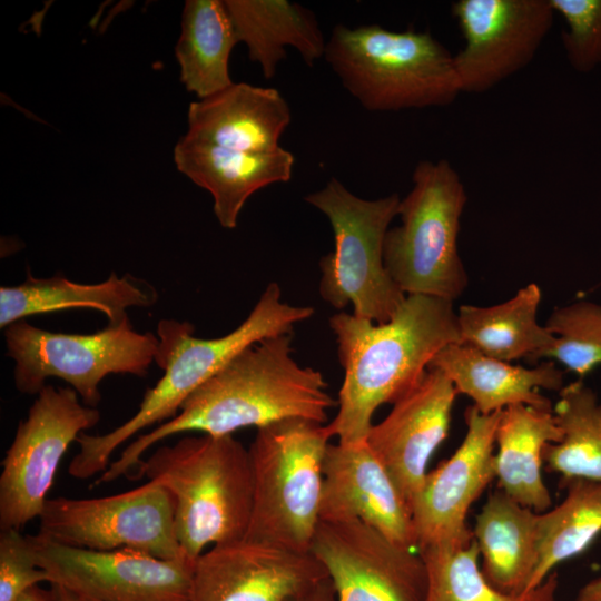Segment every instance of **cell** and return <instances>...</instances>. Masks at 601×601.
<instances>
[{"label": "cell", "mask_w": 601, "mask_h": 601, "mask_svg": "<svg viewBox=\"0 0 601 601\" xmlns=\"http://www.w3.org/2000/svg\"><path fill=\"white\" fill-rule=\"evenodd\" d=\"M501 412L486 415L469 406L462 443L426 474L411 505L416 551L473 539L466 516L471 505L495 479L494 445Z\"/></svg>", "instance_id": "15"}, {"label": "cell", "mask_w": 601, "mask_h": 601, "mask_svg": "<svg viewBox=\"0 0 601 601\" xmlns=\"http://www.w3.org/2000/svg\"><path fill=\"white\" fill-rule=\"evenodd\" d=\"M155 288L131 275L118 277L112 272L97 284L72 282L61 274L37 278L29 272L26 280L16 286L0 287V327L27 317L72 308H90L102 313L108 325L128 319L130 307H149L157 302Z\"/></svg>", "instance_id": "22"}, {"label": "cell", "mask_w": 601, "mask_h": 601, "mask_svg": "<svg viewBox=\"0 0 601 601\" xmlns=\"http://www.w3.org/2000/svg\"><path fill=\"white\" fill-rule=\"evenodd\" d=\"M238 42L266 79L276 75L286 48L296 49L306 65L324 58L326 40L315 13L286 0H224Z\"/></svg>", "instance_id": "25"}, {"label": "cell", "mask_w": 601, "mask_h": 601, "mask_svg": "<svg viewBox=\"0 0 601 601\" xmlns=\"http://www.w3.org/2000/svg\"><path fill=\"white\" fill-rule=\"evenodd\" d=\"M327 577L311 552L244 538L198 556L188 601H293Z\"/></svg>", "instance_id": "16"}, {"label": "cell", "mask_w": 601, "mask_h": 601, "mask_svg": "<svg viewBox=\"0 0 601 601\" xmlns=\"http://www.w3.org/2000/svg\"><path fill=\"white\" fill-rule=\"evenodd\" d=\"M344 370L338 411L327 427L338 443L364 442L375 411L394 404L424 376L444 347L460 343L453 302L406 295L385 323L341 312L329 318Z\"/></svg>", "instance_id": "2"}, {"label": "cell", "mask_w": 601, "mask_h": 601, "mask_svg": "<svg viewBox=\"0 0 601 601\" xmlns=\"http://www.w3.org/2000/svg\"><path fill=\"white\" fill-rule=\"evenodd\" d=\"M49 582L36 563L28 535L20 530L0 531V601H17L29 589Z\"/></svg>", "instance_id": "33"}, {"label": "cell", "mask_w": 601, "mask_h": 601, "mask_svg": "<svg viewBox=\"0 0 601 601\" xmlns=\"http://www.w3.org/2000/svg\"><path fill=\"white\" fill-rule=\"evenodd\" d=\"M309 552L324 566L337 601H426L417 551L358 520H319Z\"/></svg>", "instance_id": "13"}, {"label": "cell", "mask_w": 601, "mask_h": 601, "mask_svg": "<svg viewBox=\"0 0 601 601\" xmlns=\"http://www.w3.org/2000/svg\"><path fill=\"white\" fill-rule=\"evenodd\" d=\"M293 601H337L332 581L327 577Z\"/></svg>", "instance_id": "34"}, {"label": "cell", "mask_w": 601, "mask_h": 601, "mask_svg": "<svg viewBox=\"0 0 601 601\" xmlns=\"http://www.w3.org/2000/svg\"><path fill=\"white\" fill-rule=\"evenodd\" d=\"M51 585L96 601H188L196 561L164 560L134 549L95 551L28 535Z\"/></svg>", "instance_id": "12"}, {"label": "cell", "mask_w": 601, "mask_h": 601, "mask_svg": "<svg viewBox=\"0 0 601 601\" xmlns=\"http://www.w3.org/2000/svg\"><path fill=\"white\" fill-rule=\"evenodd\" d=\"M561 439L553 410L529 405L503 410L495 434V479L500 490L538 513L549 510L552 495L543 480V453L546 445Z\"/></svg>", "instance_id": "24"}, {"label": "cell", "mask_w": 601, "mask_h": 601, "mask_svg": "<svg viewBox=\"0 0 601 601\" xmlns=\"http://www.w3.org/2000/svg\"><path fill=\"white\" fill-rule=\"evenodd\" d=\"M4 341L19 392L38 394L47 378L58 377L91 407L101 401L107 375L146 376L159 344L154 333L136 332L129 318L92 334L55 333L23 319L4 328Z\"/></svg>", "instance_id": "9"}, {"label": "cell", "mask_w": 601, "mask_h": 601, "mask_svg": "<svg viewBox=\"0 0 601 601\" xmlns=\"http://www.w3.org/2000/svg\"><path fill=\"white\" fill-rule=\"evenodd\" d=\"M312 306H294L282 300V289L269 283L249 315L234 331L216 338L195 336L188 322L164 318L157 325L159 339L155 363L164 371L156 385L146 391L138 411L110 432L77 439L79 452L68 473L87 480L104 473L112 453L126 441L177 415L184 402L246 348L268 337L293 333L297 323L311 318Z\"/></svg>", "instance_id": "3"}, {"label": "cell", "mask_w": 601, "mask_h": 601, "mask_svg": "<svg viewBox=\"0 0 601 601\" xmlns=\"http://www.w3.org/2000/svg\"><path fill=\"white\" fill-rule=\"evenodd\" d=\"M174 160L179 171L211 194L215 216L228 229L237 226L239 213L254 193L288 181L295 162L283 147L272 152H245L188 135L175 146Z\"/></svg>", "instance_id": "19"}, {"label": "cell", "mask_w": 601, "mask_h": 601, "mask_svg": "<svg viewBox=\"0 0 601 601\" xmlns=\"http://www.w3.org/2000/svg\"><path fill=\"white\" fill-rule=\"evenodd\" d=\"M464 47L454 55L461 91L483 93L525 68L550 32V0H459L452 3Z\"/></svg>", "instance_id": "14"}, {"label": "cell", "mask_w": 601, "mask_h": 601, "mask_svg": "<svg viewBox=\"0 0 601 601\" xmlns=\"http://www.w3.org/2000/svg\"><path fill=\"white\" fill-rule=\"evenodd\" d=\"M577 601H601V575L592 579L579 590Z\"/></svg>", "instance_id": "35"}, {"label": "cell", "mask_w": 601, "mask_h": 601, "mask_svg": "<svg viewBox=\"0 0 601 601\" xmlns=\"http://www.w3.org/2000/svg\"><path fill=\"white\" fill-rule=\"evenodd\" d=\"M331 437L327 424L302 418L257 428L248 449L253 505L245 538L309 552Z\"/></svg>", "instance_id": "7"}, {"label": "cell", "mask_w": 601, "mask_h": 601, "mask_svg": "<svg viewBox=\"0 0 601 601\" xmlns=\"http://www.w3.org/2000/svg\"><path fill=\"white\" fill-rule=\"evenodd\" d=\"M78 598V597H77ZM80 601H96V600H91V599H85V598H78Z\"/></svg>", "instance_id": "38"}, {"label": "cell", "mask_w": 601, "mask_h": 601, "mask_svg": "<svg viewBox=\"0 0 601 601\" xmlns=\"http://www.w3.org/2000/svg\"><path fill=\"white\" fill-rule=\"evenodd\" d=\"M305 200L328 218L334 234V250L319 260L323 300L337 309L352 304L359 318L390 321L406 297L383 258L386 233L398 215L400 196L394 193L364 199L332 178Z\"/></svg>", "instance_id": "8"}, {"label": "cell", "mask_w": 601, "mask_h": 601, "mask_svg": "<svg viewBox=\"0 0 601 601\" xmlns=\"http://www.w3.org/2000/svg\"><path fill=\"white\" fill-rule=\"evenodd\" d=\"M38 519V534L59 544L95 551L134 549L164 560L188 559L176 536L174 496L152 481L109 496L48 499Z\"/></svg>", "instance_id": "10"}, {"label": "cell", "mask_w": 601, "mask_h": 601, "mask_svg": "<svg viewBox=\"0 0 601 601\" xmlns=\"http://www.w3.org/2000/svg\"><path fill=\"white\" fill-rule=\"evenodd\" d=\"M563 482L564 499L539 513V560L530 592L543 584L558 564L583 553L601 534V481Z\"/></svg>", "instance_id": "28"}, {"label": "cell", "mask_w": 601, "mask_h": 601, "mask_svg": "<svg viewBox=\"0 0 601 601\" xmlns=\"http://www.w3.org/2000/svg\"><path fill=\"white\" fill-rule=\"evenodd\" d=\"M236 43L224 1L187 0L175 48L186 89L205 99L230 87L229 57Z\"/></svg>", "instance_id": "27"}, {"label": "cell", "mask_w": 601, "mask_h": 601, "mask_svg": "<svg viewBox=\"0 0 601 601\" xmlns=\"http://www.w3.org/2000/svg\"><path fill=\"white\" fill-rule=\"evenodd\" d=\"M292 120L290 108L275 88L233 83L188 109L186 135L245 152H272Z\"/></svg>", "instance_id": "20"}, {"label": "cell", "mask_w": 601, "mask_h": 601, "mask_svg": "<svg viewBox=\"0 0 601 601\" xmlns=\"http://www.w3.org/2000/svg\"><path fill=\"white\" fill-rule=\"evenodd\" d=\"M566 23L562 43L570 65L589 71L601 62V0H550Z\"/></svg>", "instance_id": "32"}, {"label": "cell", "mask_w": 601, "mask_h": 601, "mask_svg": "<svg viewBox=\"0 0 601 601\" xmlns=\"http://www.w3.org/2000/svg\"><path fill=\"white\" fill-rule=\"evenodd\" d=\"M17 601H57V598L52 588L46 590L40 585H36L20 595Z\"/></svg>", "instance_id": "36"}, {"label": "cell", "mask_w": 601, "mask_h": 601, "mask_svg": "<svg viewBox=\"0 0 601 601\" xmlns=\"http://www.w3.org/2000/svg\"><path fill=\"white\" fill-rule=\"evenodd\" d=\"M457 392L440 370L428 367L422 380L397 400L365 442L386 467L410 506L418 493L428 462L446 439Z\"/></svg>", "instance_id": "17"}, {"label": "cell", "mask_w": 601, "mask_h": 601, "mask_svg": "<svg viewBox=\"0 0 601 601\" xmlns=\"http://www.w3.org/2000/svg\"><path fill=\"white\" fill-rule=\"evenodd\" d=\"M541 299V288L530 283L495 305H461L456 311L460 343L509 363L542 359L555 337L538 322Z\"/></svg>", "instance_id": "26"}, {"label": "cell", "mask_w": 601, "mask_h": 601, "mask_svg": "<svg viewBox=\"0 0 601 601\" xmlns=\"http://www.w3.org/2000/svg\"><path fill=\"white\" fill-rule=\"evenodd\" d=\"M539 513L502 490L490 494L476 515L473 539L482 558V572L499 591L524 595L539 560Z\"/></svg>", "instance_id": "23"}, {"label": "cell", "mask_w": 601, "mask_h": 601, "mask_svg": "<svg viewBox=\"0 0 601 601\" xmlns=\"http://www.w3.org/2000/svg\"><path fill=\"white\" fill-rule=\"evenodd\" d=\"M428 367L442 371L457 394L469 396L473 406L486 415L513 405L553 410L550 400L539 391L560 392L564 386L563 372L553 361L524 367L487 356L462 343L444 347Z\"/></svg>", "instance_id": "21"}, {"label": "cell", "mask_w": 601, "mask_h": 601, "mask_svg": "<svg viewBox=\"0 0 601 601\" xmlns=\"http://www.w3.org/2000/svg\"><path fill=\"white\" fill-rule=\"evenodd\" d=\"M52 590L56 594L57 601H80L75 594L62 587L52 585Z\"/></svg>", "instance_id": "37"}, {"label": "cell", "mask_w": 601, "mask_h": 601, "mask_svg": "<svg viewBox=\"0 0 601 601\" xmlns=\"http://www.w3.org/2000/svg\"><path fill=\"white\" fill-rule=\"evenodd\" d=\"M319 519L358 520L416 551L411 506L365 441L327 446Z\"/></svg>", "instance_id": "18"}, {"label": "cell", "mask_w": 601, "mask_h": 601, "mask_svg": "<svg viewBox=\"0 0 601 601\" xmlns=\"http://www.w3.org/2000/svg\"><path fill=\"white\" fill-rule=\"evenodd\" d=\"M545 327L555 337L542 359L556 361L581 378L601 364V305L577 300L553 309Z\"/></svg>", "instance_id": "31"}, {"label": "cell", "mask_w": 601, "mask_h": 601, "mask_svg": "<svg viewBox=\"0 0 601 601\" xmlns=\"http://www.w3.org/2000/svg\"><path fill=\"white\" fill-rule=\"evenodd\" d=\"M427 579L426 601H553L556 575L529 594L510 595L499 591L479 565L480 552L474 539L433 545L417 551Z\"/></svg>", "instance_id": "30"}, {"label": "cell", "mask_w": 601, "mask_h": 601, "mask_svg": "<svg viewBox=\"0 0 601 601\" xmlns=\"http://www.w3.org/2000/svg\"><path fill=\"white\" fill-rule=\"evenodd\" d=\"M553 413L562 439L544 449L548 471L563 480L601 481V400L580 378L561 388Z\"/></svg>", "instance_id": "29"}, {"label": "cell", "mask_w": 601, "mask_h": 601, "mask_svg": "<svg viewBox=\"0 0 601 601\" xmlns=\"http://www.w3.org/2000/svg\"><path fill=\"white\" fill-rule=\"evenodd\" d=\"M166 487L175 500L180 548L196 561L208 545L244 539L253 505L249 452L233 435H186L161 445L131 473Z\"/></svg>", "instance_id": "4"}, {"label": "cell", "mask_w": 601, "mask_h": 601, "mask_svg": "<svg viewBox=\"0 0 601 601\" xmlns=\"http://www.w3.org/2000/svg\"><path fill=\"white\" fill-rule=\"evenodd\" d=\"M292 343L293 333H287L243 351L198 387L176 416L129 443L97 483L129 476L150 447L180 433L231 435L290 418L326 424L337 401L319 371L295 361Z\"/></svg>", "instance_id": "1"}, {"label": "cell", "mask_w": 601, "mask_h": 601, "mask_svg": "<svg viewBox=\"0 0 601 601\" xmlns=\"http://www.w3.org/2000/svg\"><path fill=\"white\" fill-rule=\"evenodd\" d=\"M324 59L368 111L444 107L462 93L454 56L428 31L337 24Z\"/></svg>", "instance_id": "5"}, {"label": "cell", "mask_w": 601, "mask_h": 601, "mask_svg": "<svg viewBox=\"0 0 601 601\" xmlns=\"http://www.w3.org/2000/svg\"><path fill=\"white\" fill-rule=\"evenodd\" d=\"M37 395L1 462V530H21L40 516L63 454L100 421L71 387L46 384Z\"/></svg>", "instance_id": "11"}, {"label": "cell", "mask_w": 601, "mask_h": 601, "mask_svg": "<svg viewBox=\"0 0 601 601\" xmlns=\"http://www.w3.org/2000/svg\"><path fill=\"white\" fill-rule=\"evenodd\" d=\"M412 181L400 203L401 225L385 236V268L405 295L454 302L469 284L457 245L465 186L446 159L420 161Z\"/></svg>", "instance_id": "6"}]
</instances>
